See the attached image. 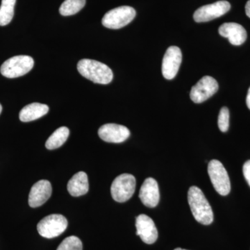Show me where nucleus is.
<instances>
[{
  "label": "nucleus",
  "mask_w": 250,
  "mask_h": 250,
  "mask_svg": "<svg viewBox=\"0 0 250 250\" xmlns=\"http://www.w3.org/2000/svg\"><path fill=\"white\" fill-rule=\"evenodd\" d=\"M188 201L192 215L198 223L205 225L213 223V210L201 189L190 187L188 192Z\"/></svg>",
  "instance_id": "nucleus-1"
},
{
  "label": "nucleus",
  "mask_w": 250,
  "mask_h": 250,
  "mask_svg": "<svg viewBox=\"0 0 250 250\" xmlns=\"http://www.w3.org/2000/svg\"><path fill=\"white\" fill-rule=\"evenodd\" d=\"M77 70L82 76L95 83L108 84L113 80L111 68L98 61L82 59L77 64Z\"/></svg>",
  "instance_id": "nucleus-2"
},
{
  "label": "nucleus",
  "mask_w": 250,
  "mask_h": 250,
  "mask_svg": "<svg viewBox=\"0 0 250 250\" xmlns=\"http://www.w3.org/2000/svg\"><path fill=\"white\" fill-rule=\"evenodd\" d=\"M34 65V59L29 56H16L8 59L1 65L0 72L7 78H17L27 74Z\"/></svg>",
  "instance_id": "nucleus-3"
},
{
  "label": "nucleus",
  "mask_w": 250,
  "mask_h": 250,
  "mask_svg": "<svg viewBox=\"0 0 250 250\" xmlns=\"http://www.w3.org/2000/svg\"><path fill=\"white\" fill-rule=\"evenodd\" d=\"M134 8L123 6L108 11L103 18V26L111 29H118L129 24L136 16Z\"/></svg>",
  "instance_id": "nucleus-4"
},
{
  "label": "nucleus",
  "mask_w": 250,
  "mask_h": 250,
  "mask_svg": "<svg viewBox=\"0 0 250 250\" xmlns=\"http://www.w3.org/2000/svg\"><path fill=\"white\" fill-rule=\"evenodd\" d=\"M136 185V179L132 174H121L112 183V197L115 201L121 203L127 201L134 195Z\"/></svg>",
  "instance_id": "nucleus-5"
},
{
  "label": "nucleus",
  "mask_w": 250,
  "mask_h": 250,
  "mask_svg": "<svg viewBox=\"0 0 250 250\" xmlns=\"http://www.w3.org/2000/svg\"><path fill=\"white\" fill-rule=\"evenodd\" d=\"M208 173L215 190L223 196L228 195L231 190V183L228 172L222 163L218 160L210 161Z\"/></svg>",
  "instance_id": "nucleus-6"
},
{
  "label": "nucleus",
  "mask_w": 250,
  "mask_h": 250,
  "mask_svg": "<svg viewBox=\"0 0 250 250\" xmlns=\"http://www.w3.org/2000/svg\"><path fill=\"white\" fill-rule=\"evenodd\" d=\"M67 219L63 215L52 214L42 219L37 225V230L41 236L53 238L60 236L66 230Z\"/></svg>",
  "instance_id": "nucleus-7"
},
{
  "label": "nucleus",
  "mask_w": 250,
  "mask_h": 250,
  "mask_svg": "<svg viewBox=\"0 0 250 250\" xmlns=\"http://www.w3.org/2000/svg\"><path fill=\"white\" fill-rule=\"evenodd\" d=\"M217 81L210 76H205L192 86L190 97L193 103L200 104L208 100L218 91Z\"/></svg>",
  "instance_id": "nucleus-8"
},
{
  "label": "nucleus",
  "mask_w": 250,
  "mask_h": 250,
  "mask_svg": "<svg viewBox=\"0 0 250 250\" xmlns=\"http://www.w3.org/2000/svg\"><path fill=\"white\" fill-rule=\"evenodd\" d=\"M231 9L228 1H218L199 8L193 15L195 22H205L221 17Z\"/></svg>",
  "instance_id": "nucleus-9"
},
{
  "label": "nucleus",
  "mask_w": 250,
  "mask_h": 250,
  "mask_svg": "<svg viewBox=\"0 0 250 250\" xmlns=\"http://www.w3.org/2000/svg\"><path fill=\"white\" fill-rule=\"evenodd\" d=\"M182 61V54L178 47L171 46L166 50L162 62V74L166 80H172L175 77Z\"/></svg>",
  "instance_id": "nucleus-10"
},
{
  "label": "nucleus",
  "mask_w": 250,
  "mask_h": 250,
  "mask_svg": "<svg viewBox=\"0 0 250 250\" xmlns=\"http://www.w3.org/2000/svg\"><path fill=\"white\" fill-rule=\"evenodd\" d=\"M136 234L141 237V240L146 244H153L158 238V231L152 219L145 214H141L136 218Z\"/></svg>",
  "instance_id": "nucleus-11"
},
{
  "label": "nucleus",
  "mask_w": 250,
  "mask_h": 250,
  "mask_svg": "<svg viewBox=\"0 0 250 250\" xmlns=\"http://www.w3.org/2000/svg\"><path fill=\"white\" fill-rule=\"evenodd\" d=\"M98 135L105 142L121 143L129 137L130 131L123 125L111 123L102 126L98 130Z\"/></svg>",
  "instance_id": "nucleus-12"
},
{
  "label": "nucleus",
  "mask_w": 250,
  "mask_h": 250,
  "mask_svg": "<svg viewBox=\"0 0 250 250\" xmlns=\"http://www.w3.org/2000/svg\"><path fill=\"white\" fill-rule=\"evenodd\" d=\"M52 185L47 180H40L36 182L29 192V205L32 208L41 207L51 197Z\"/></svg>",
  "instance_id": "nucleus-13"
},
{
  "label": "nucleus",
  "mask_w": 250,
  "mask_h": 250,
  "mask_svg": "<svg viewBox=\"0 0 250 250\" xmlns=\"http://www.w3.org/2000/svg\"><path fill=\"white\" fill-rule=\"evenodd\" d=\"M141 202L146 207L154 208L159 204L160 193L157 182L155 179L149 177L143 182L139 192Z\"/></svg>",
  "instance_id": "nucleus-14"
},
{
  "label": "nucleus",
  "mask_w": 250,
  "mask_h": 250,
  "mask_svg": "<svg viewBox=\"0 0 250 250\" xmlns=\"http://www.w3.org/2000/svg\"><path fill=\"white\" fill-rule=\"evenodd\" d=\"M219 34L228 38L230 43L233 45H241L246 42L247 31L241 24L235 22L224 23L219 28Z\"/></svg>",
  "instance_id": "nucleus-15"
},
{
  "label": "nucleus",
  "mask_w": 250,
  "mask_h": 250,
  "mask_svg": "<svg viewBox=\"0 0 250 250\" xmlns=\"http://www.w3.org/2000/svg\"><path fill=\"white\" fill-rule=\"evenodd\" d=\"M69 193L73 197H80L85 195L89 190L88 176L84 172H79L75 174L67 186Z\"/></svg>",
  "instance_id": "nucleus-16"
},
{
  "label": "nucleus",
  "mask_w": 250,
  "mask_h": 250,
  "mask_svg": "<svg viewBox=\"0 0 250 250\" xmlns=\"http://www.w3.org/2000/svg\"><path fill=\"white\" fill-rule=\"evenodd\" d=\"M49 111L47 105L41 103H32L24 106L20 112V120L23 123L36 121L45 116Z\"/></svg>",
  "instance_id": "nucleus-17"
},
{
  "label": "nucleus",
  "mask_w": 250,
  "mask_h": 250,
  "mask_svg": "<svg viewBox=\"0 0 250 250\" xmlns=\"http://www.w3.org/2000/svg\"><path fill=\"white\" fill-rule=\"evenodd\" d=\"M70 134V131L66 126H62L49 136V139L45 143V147L47 149H55L60 147L65 142Z\"/></svg>",
  "instance_id": "nucleus-18"
},
{
  "label": "nucleus",
  "mask_w": 250,
  "mask_h": 250,
  "mask_svg": "<svg viewBox=\"0 0 250 250\" xmlns=\"http://www.w3.org/2000/svg\"><path fill=\"white\" fill-rule=\"evenodd\" d=\"M16 0H2L0 6V26H6L12 21Z\"/></svg>",
  "instance_id": "nucleus-19"
},
{
  "label": "nucleus",
  "mask_w": 250,
  "mask_h": 250,
  "mask_svg": "<svg viewBox=\"0 0 250 250\" xmlns=\"http://www.w3.org/2000/svg\"><path fill=\"white\" fill-rule=\"evenodd\" d=\"M85 4V0H65L59 9V12L63 16H72L77 14Z\"/></svg>",
  "instance_id": "nucleus-20"
},
{
  "label": "nucleus",
  "mask_w": 250,
  "mask_h": 250,
  "mask_svg": "<svg viewBox=\"0 0 250 250\" xmlns=\"http://www.w3.org/2000/svg\"><path fill=\"white\" fill-rule=\"evenodd\" d=\"M57 250H83V245L77 236H69L62 241Z\"/></svg>",
  "instance_id": "nucleus-21"
},
{
  "label": "nucleus",
  "mask_w": 250,
  "mask_h": 250,
  "mask_svg": "<svg viewBox=\"0 0 250 250\" xmlns=\"http://www.w3.org/2000/svg\"><path fill=\"white\" fill-rule=\"evenodd\" d=\"M218 127L222 132H227L229 126V111L227 107L220 109L218 116Z\"/></svg>",
  "instance_id": "nucleus-22"
},
{
  "label": "nucleus",
  "mask_w": 250,
  "mask_h": 250,
  "mask_svg": "<svg viewBox=\"0 0 250 250\" xmlns=\"http://www.w3.org/2000/svg\"><path fill=\"white\" fill-rule=\"evenodd\" d=\"M243 175L250 187V160L246 161L243 165Z\"/></svg>",
  "instance_id": "nucleus-23"
},
{
  "label": "nucleus",
  "mask_w": 250,
  "mask_h": 250,
  "mask_svg": "<svg viewBox=\"0 0 250 250\" xmlns=\"http://www.w3.org/2000/svg\"><path fill=\"white\" fill-rule=\"evenodd\" d=\"M246 13L247 16L250 18V0L247 2L246 5Z\"/></svg>",
  "instance_id": "nucleus-24"
},
{
  "label": "nucleus",
  "mask_w": 250,
  "mask_h": 250,
  "mask_svg": "<svg viewBox=\"0 0 250 250\" xmlns=\"http://www.w3.org/2000/svg\"><path fill=\"white\" fill-rule=\"evenodd\" d=\"M246 103L247 105H248V107L250 110V87L249 90H248V95H247Z\"/></svg>",
  "instance_id": "nucleus-25"
},
{
  "label": "nucleus",
  "mask_w": 250,
  "mask_h": 250,
  "mask_svg": "<svg viewBox=\"0 0 250 250\" xmlns=\"http://www.w3.org/2000/svg\"><path fill=\"white\" fill-rule=\"evenodd\" d=\"M1 111H2V106H1V104H0V114H1Z\"/></svg>",
  "instance_id": "nucleus-26"
},
{
  "label": "nucleus",
  "mask_w": 250,
  "mask_h": 250,
  "mask_svg": "<svg viewBox=\"0 0 250 250\" xmlns=\"http://www.w3.org/2000/svg\"><path fill=\"white\" fill-rule=\"evenodd\" d=\"M174 250H187L182 249V248H177V249H175Z\"/></svg>",
  "instance_id": "nucleus-27"
}]
</instances>
